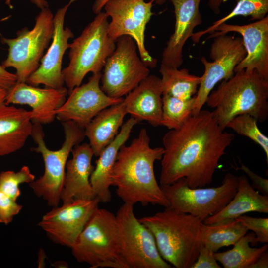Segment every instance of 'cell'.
Masks as SVG:
<instances>
[{
  "instance_id": "6da1fadb",
  "label": "cell",
  "mask_w": 268,
  "mask_h": 268,
  "mask_svg": "<svg viewBox=\"0 0 268 268\" xmlns=\"http://www.w3.org/2000/svg\"><path fill=\"white\" fill-rule=\"evenodd\" d=\"M235 138L215 120L212 111L201 110L179 128L162 137L160 185L184 178L191 188L210 184L220 158Z\"/></svg>"
},
{
  "instance_id": "7a4b0ae2",
  "label": "cell",
  "mask_w": 268,
  "mask_h": 268,
  "mask_svg": "<svg viewBox=\"0 0 268 268\" xmlns=\"http://www.w3.org/2000/svg\"><path fill=\"white\" fill-rule=\"evenodd\" d=\"M150 142L147 130L142 128L130 144L120 147L111 174L112 186L116 187V194L124 203L169 207L154 170L164 148H152Z\"/></svg>"
},
{
  "instance_id": "3957f363",
  "label": "cell",
  "mask_w": 268,
  "mask_h": 268,
  "mask_svg": "<svg viewBox=\"0 0 268 268\" xmlns=\"http://www.w3.org/2000/svg\"><path fill=\"white\" fill-rule=\"evenodd\" d=\"M268 79L256 70L235 72L222 81L208 95L205 103L214 108L213 117L224 130L235 117L249 114L263 123L268 116Z\"/></svg>"
},
{
  "instance_id": "277c9868",
  "label": "cell",
  "mask_w": 268,
  "mask_h": 268,
  "mask_svg": "<svg viewBox=\"0 0 268 268\" xmlns=\"http://www.w3.org/2000/svg\"><path fill=\"white\" fill-rule=\"evenodd\" d=\"M138 219L152 233L165 261L176 268H191L202 245V221L169 207Z\"/></svg>"
},
{
  "instance_id": "5b68a950",
  "label": "cell",
  "mask_w": 268,
  "mask_h": 268,
  "mask_svg": "<svg viewBox=\"0 0 268 268\" xmlns=\"http://www.w3.org/2000/svg\"><path fill=\"white\" fill-rule=\"evenodd\" d=\"M108 16L100 12L70 43L69 63L62 69L68 93L80 86L85 76L101 72L108 58L116 48V41L109 35Z\"/></svg>"
},
{
  "instance_id": "8992f818",
  "label": "cell",
  "mask_w": 268,
  "mask_h": 268,
  "mask_svg": "<svg viewBox=\"0 0 268 268\" xmlns=\"http://www.w3.org/2000/svg\"><path fill=\"white\" fill-rule=\"evenodd\" d=\"M73 256L91 268H129L120 247L116 215L97 208L70 248Z\"/></svg>"
},
{
  "instance_id": "52a82bcc",
  "label": "cell",
  "mask_w": 268,
  "mask_h": 268,
  "mask_svg": "<svg viewBox=\"0 0 268 268\" xmlns=\"http://www.w3.org/2000/svg\"><path fill=\"white\" fill-rule=\"evenodd\" d=\"M65 139L61 147L49 149L44 141L42 125L33 124L31 136L36 146L31 150L40 153L44 163V172L38 179L30 183L34 194L42 198L52 207L58 206L63 187L66 165L73 148L85 138L84 128L71 121L61 122Z\"/></svg>"
},
{
  "instance_id": "ba28073f",
  "label": "cell",
  "mask_w": 268,
  "mask_h": 268,
  "mask_svg": "<svg viewBox=\"0 0 268 268\" xmlns=\"http://www.w3.org/2000/svg\"><path fill=\"white\" fill-rule=\"evenodd\" d=\"M53 17L49 7L42 9L36 16L31 29L24 27L17 31L16 37L13 38L1 36L0 42L8 46V54L1 66L5 68L15 69L17 82H26L38 68L52 40Z\"/></svg>"
},
{
  "instance_id": "9c48e42d",
  "label": "cell",
  "mask_w": 268,
  "mask_h": 268,
  "mask_svg": "<svg viewBox=\"0 0 268 268\" xmlns=\"http://www.w3.org/2000/svg\"><path fill=\"white\" fill-rule=\"evenodd\" d=\"M238 177L225 174L220 186L209 188H190L184 178L167 185H160L169 203V208L188 213L203 221L221 211L234 196Z\"/></svg>"
},
{
  "instance_id": "30bf717a",
  "label": "cell",
  "mask_w": 268,
  "mask_h": 268,
  "mask_svg": "<svg viewBox=\"0 0 268 268\" xmlns=\"http://www.w3.org/2000/svg\"><path fill=\"white\" fill-rule=\"evenodd\" d=\"M137 49L130 36L123 35L117 39L115 49L101 72L100 87L108 96L123 98L149 75L150 70L139 57Z\"/></svg>"
},
{
  "instance_id": "8fae6325",
  "label": "cell",
  "mask_w": 268,
  "mask_h": 268,
  "mask_svg": "<svg viewBox=\"0 0 268 268\" xmlns=\"http://www.w3.org/2000/svg\"><path fill=\"white\" fill-rule=\"evenodd\" d=\"M116 215L120 247L129 268H171L160 255L154 237L134 213V205L123 203Z\"/></svg>"
},
{
  "instance_id": "7c38bea8",
  "label": "cell",
  "mask_w": 268,
  "mask_h": 268,
  "mask_svg": "<svg viewBox=\"0 0 268 268\" xmlns=\"http://www.w3.org/2000/svg\"><path fill=\"white\" fill-rule=\"evenodd\" d=\"M213 39L209 51L212 61L204 57L201 58L204 71L195 95L193 115L202 109L210 93L219 82L227 80L234 75L236 67L246 55L241 37L226 34Z\"/></svg>"
},
{
  "instance_id": "4fadbf2b",
  "label": "cell",
  "mask_w": 268,
  "mask_h": 268,
  "mask_svg": "<svg viewBox=\"0 0 268 268\" xmlns=\"http://www.w3.org/2000/svg\"><path fill=\"white\" fill-rule=\"evenodd\" d=\"M155 0H109L103 8L111 20L109 35L113 40L123 35L131 37L135 42L139 56L148 67H156L157 60L147 51L144 44L145 30L153 13Z\"/></svg>"
},
{
  "instance_id": "5bb4252c",
  "label": "cell",
  "mask_w": 268,
  "mask_h": 268,
  "mask_svg": "<svg viewBox=\"0 0 268 268\" xmlns=\"http://www.w3.org/2000/svg\"><path fill=\"white\" fill-rule=\"evenodd\" d=\"M100 203L91 200H76L53 207L38 224L53 242L71 248Z\"/></svg>"
},
{
  "instance_id": "9a60e30c",
  "label": "cell",
  "mask_w": 268,
  "mask_h": 268,
  "mask_svg": "<svg viewBox=\"0 0 268 268\" xmlns=\"http://www.w3.org/2000/svg\"><path fill=\"white\" fill-rule=\"evenodd\" d=\"M77 0H69L67 3L57 9L53 17V33L51 42L40 61L38 68L28 78L26 83L34 86L63 87L62 74L63 56L69 48L68 40L74 34L68 27H64L66 13L71 5Z\"/></svg>"
},
{
  "instance_id": "2e32d148",
  "label": "cell",
  "mask_w": 268,
  "mask_h": 268,
  "mask_svg": "<svg viewBox=\"0 0 268 268\" xmlns=\"http://www.w3.org/2000/svg\"><path fill=\"white\" fill-rule=\"evenodd\" d=\"M101 72L92 74L87 83L75 87L56 111L61 122L71 121L84 128L101 110L123 100L107 95L101 89Z\"/></svg>"
},
{
  "instance_id": "e0dca14e",
  "label": "cell",
  "mask_w": 268,
  "mask_h": 268,
  "mask_svg": "<svg viewBox=\"0 0 268 268\" xmlns=\"http://www.w3.org/2000/svg\"><path fill=\"white\" fill-rule=\"evenodd\" d=\"M229 32L241 36L246 51L245 58L236 67L234 73L244 69L256 70L268 79V16L245 25L223 23L217 27L206 40Z\"/></svg>"
},
{
  "instance_id": "ac0fdd59",
  "label": "cell",
  "mask_w": 268,
  "mask_h": 268,
  "mask_svg": "<svg viewBox=\"0 0 268 268\" xmlns=\"http://www.w3.org/2000/svg\"><path fill=\"white\" fill-rule=\"evenodd\" d=\"M68 89L45 87L16 82L7 90L5 104L26 105L31 108L33 124H47L56 118V111L67 99Z\"/></svg>"
},
{
  "instance_id": "d6986e66",
  "label": "cell",
  "mask_w": 268,
  "mask_h": 268,
  "mask_svg": "<svg viewBox=\"0 0 268 268\" xmlns=\"http://www.w3.org/2000/svg\"><path fill=\"white\" fill-rule=\"evenodd\" d=\"M174 7L175 24L161 56V64L179 68L183 62V49L195 28L202 22L201 0H170Z\"/></svg>"
},
{
  "instance_id": "ffe728a7",
  "label": "cell",
  "mask_w": 268,
  "mask_h": 268,
  "mask_svg": "<svg viewBox=\"0 0 268 268\" xmlns=\"http://www.w3.org/2000/svg\"><path fill=\"white\" fill-rule=\"evenodd\" d=\"M72 157L67 160L61 200L63 203L76 200H91L96 197L92 188L90 178L94 166L92 164L94 152L89 144L75 145L71 150Z\"/></svg>"
},
{
  "instance_id": "44dd1931",
  "label": "cell",
  "mask_w": 268,
  "mask_h": 268,
  "mask_svg": "<svg viewBox=\"0 0 268 268\" xmlns=\"http://www.w3.org/2000/svg\"><path fill=\"white\" fill-rule=\"evenodd\" d=\"M162 94L160 78L149 74L123 99L127 113L139 122L161 126Z\"/></svg>"
},
{
  "instance_id": "7402d4cb",
  "label": "cell",
  "mask_w": 268,
  "mask_h": 268,
  "mask_svg": "<svg viewBox=\"0 0 268 268\" xmlns=\"http://www.w3.org/2000/svg\"><path fill=\"white\" fill-rule=\"evenodd\" d=\"M139 122L132 117L124 122L113 140L103 149L96 160L90 182L100 202L106 203L111 201V174L118 152L128 140L133 128Z\"/></svg>"
},
{
  "instance_id": "603a6c76",
  "label": "cell",
  "mask_w": 268,
  "mask_h": 268,
  "mask_svg": "<svg viewBox=\"0 0 268 268\" xmlns=\"http://www.w3.org/2000/svg\"><path fill=\"white\" fill-rule=\"evenodd\" d=\"M32 111L4 104L0 106V156L22 148L31 136Z\"/></svg>"
},
{
  "instance_id": "cb8c5ba5",
  "label": "cell",
  "mask_w": 268,
  "mask_h": 268,
  "mask_svg": "<svg viewBox=\"0 0 268 268\" xmlns=\"http://www.w3.org/2000/svg\"><path fill=\"white\" fill-rule=\"evenodd\" d=\"M249 212L268 213V196L261 194L250 185L244 175L238 177L236 192L230 202L219 212L204 219L213 224L234 219Z\"/></svg>"
},
{
  "instance_id": "d4e9b609",
  "label": "cell",
  "mask_w": 268,
  "mask_h": 268,
  "mask_svg": "<svg viewBox=\"0 0 268 268\" xmlns=\"http://www.w3.org/2000/svg\"><path fill=\"white\" fill-rule=\"evenodd\" d=\"M127 114L123 100L100 111L84 128L85 137L95 156L113 140Z\"/></svg>"
},
{
  "instance_id": "484cf974",
  "label": "cell",
  "mask_w": 268,
  "mask_h": 268,
  "mask_svg": "<svg viewBox=\"0 0 268 268\" xmlns=\"http://www.w3.org/2000/svg\"><path fill=\"white\" fill-rule=\"evenodd\" d=\"M159 72L163 94L188 100L197 93L201 76L190 74L188 69H179L161 64Z\"/></svg>"
},
{
  "instance_id": "4316f807",
  "label": "cell",
  "mask_w": 268,
  "mask_h": 268,
  "mask_svg": "<svg viewBox=\"0 0 268 268\" xmlns=\"http://www.w3.org/2000/svg\"><path fill=\"white\" fill-rule=\"evenodd\" d=\"M248 230L236 219L201 227V241L214 253L221 248L234 245Z\"/></svg>"
},
{
  "instance_id": "83f0119b",
  "label": "cell",
  "mask_w": 268,
  "mask_h": 268,
  "mask_svg": "<svg viewBox=\"0 0 268 268\" xmlns=\"http://www.w3.org/2000/svg\"><path fill=\"white\" fill-rule=\"evenodd\" d=\"M255 235L254 233H246L234 245V247L225 252L214 253L217 261L224 268H249L258 258L267 251L268 243L258 247H252L255 244Z\"/></svg>"
},
{
  "instance_id": "f1b7e54d",
  "label": "cell",
  "mask_w": 268,
  "mask_h": 268,
  "mask_svg": "<svg viewBox=\"0 0 268 268\" xmlns=\"http://www.w3.org/2000/svg\"><path fill=\"white\" fill-rule=\"evenodd\" d=\"M268 0H236L234 8L226 16L215 21L205 29L194 33L191 39L194 43L199 42L203 36L212 33L220 24L237 16L250 17L251 20H260L267 15Z\"/></svg>"
},
{
  "instance_id": "f546056e",
  "label": "cell",
  "mask_w": 268,
  "mask_h": 268,
  "mask_svg": "<svg viewBox=\"0 0 268 268\" xmlns=\"http://www.w3.org/2000/svg\"><path fill=\"white\" fill-rule=\"evenodd\" d=\"M195 100V96L183 100L162 94L161 126L169 130L179 129L193 115Z\"/></svg>"
},
{
  "instance_id": "4dcf8cb0",
  "label": "cell",
  "mask_w": 268,
  "mask_h": 268,
  "mask_svg": "<svg viewBox=\"0 0 268 268\" xmlns=\"http://www.w3.org/2000/svg\"><path fill=\"white\" fill-rule=\"evenodd\" d=\"M258 121L252 116L244 114L231 120L226 128L232 129L237 134L246 136L259 145L264 150L268 163V138L259 130Z\"/></svg>"
},
{
  "instance_id": "1f68e13d",
  "label": "cell",
  "mask_w": 268,
  "mask_h": 268,
  "mask_svg": "<svg viewBox=\"0 0 268 268\" xmlns=\"http://www.w3.org/2000/svg\"><path fill=\"white\" fill-rule=\"evenodd\" d=\"M35 175L27 166H23L18 172L8 170L0 173V191L16 201L20 195L19 185L32 182Z\"/></svg>"
},
{
  "instance_id": "d6a6232c",
  "label": "cell",
  "mask_w": 268,
  "mask_h": 268,
  "mask_svg": "<svg viewBox=\"0 0 268 268\" xmlns=\"http://www.w3.org/2000/svg\"><path fill=\"white\" fill-rule=\"evenodd\" d=\"M255 235V244L268 243V218H256L243 214L236 218Z\"/></svg>"
},
{
  "instance_id": "836d02e7",
  "label": "cell",
  "mask_w": 268,
  "mask_h": 268,
  "mask_svg": "<svg viewBox=\"0 0 268 268\" xmlns=\"http://www.w3.org/2000/svg\"><path fill=\"white\" fill-rule=\"evenodd\" d=\"M22 208V205L0 191V223H10Z\"/></svg>"
},
{
  "instance_id": "e575fe53",
  "label": "cell",
  "mask_w": 268,
  "mask_h": 268,
  "mask_svg": "<svg viewBox=\"0 0 268 268\" xmlns=\"http://www.w3.org/2000/svg\"><path fill=\"white\" fill-rule=\"evenodd\" d=\"M215 259L214 252L202 244L198 257L191 268H220Z\"/></svg>"
},
{
  "instance_id": "d590c367",
  "label": "cell",
  "mask_w": 268,
  "mask_h": 268,
  "mask_svg": "<svg viewBox=\"0 0 268 268\" xmlns=\"http://www.w3.org/2000/svg\"><path fill=\"white\" fill-rule=\"evenodd\" d=\"M241 166L237 167V169H240L244 171L251 179L252 185V186L257 189L259 192H261L263 195L268 196V180L263 178L257 175L248 167L244 165L240 160Z\"/></svg>"
},
{
  "instance_id": "8d00e7d4",
  "label": "cell",
  "mask_w": 268,
  "mask_h": 268,
  "mask_svg": "<svg viewBox=\"0 0 268 268\" xmlns=\"http://www.w3.org/2000/svg\"><path fill=\"white\" fill-rule=\"evenodd\" d=\"M16 82L17 77L15 73L9 72L0 65V87L8 90Z\"/></svg>"
},
{
  "instance_id": "74e56055",
  "label": "cell",
  "mask_w": 268,
  "mask_h": 268,
  "mask_svg": "<svg viewBox=\"0 0 268 268\" xmlns=\"http://www.w3.org/2000/svg\"><path fill=\"white\" fill-rule=\"evenodd\" d=\"M268 254L267 251L263 253L249 268H268Z\"/></svg>"
},
{
  "instance_id": "f35d334b",
  "label": "cell",
  "mask_w": 268,
  "mask_h": 268,
  "mask_svg": "<svg viewBox=\"0 0 268 268\" xmlns=\"http://www.w3.org/2000/svg\"><path fill=\"white\" fill-rule=\"evenodd\" d=\"M108 0H95L92 6V9L93 12L96 14L101 12L105 4ZM166 1V0H155V2L159 5H162L164 4Z\"/></svg>"
},
{
  "instance_id": "ab89813d",
  "label": "cell",
  "mask_w": 268,
  "mask_h": 268,
  "mask_svg": "<svg viewBox=\"0 0 268 268\" xmlns=\"http://www.w3.org/2000/svg\"><path fill=\"white\" fill-rule=\"evenodd\" d=\"M4 1L5 3L8 6L10 9L13 8V6L11 4L12 0H2ZM31 3L34 4L37 7L40 9L49 7V4L47 0H30Z\"/></svg>"
},
{
  "instance_id": "60d3db41",
  "label": "cell",
  "mask_w": 268,
  "mask_h": 268,
  "mask_svg": "<svg viewBox=\"0 0 268 268\" xmlns=\"http://www.w3.org/2000/svg\"><path fill=\"white\" fill-rule=\"evenodd\" d=\"M227 0H208V5L215 14H219L222 4Z\"/></svg>"
},
{
  "instance_id": "b9f144b4",
  "label": "cell",
  "mask_w": 268,
  "mask_h": 268,
  "mask_svg": "<svg viewBox=\"0 0 268 268\" xmlns=\"http://www.w3.org/2000/svg\"><path fill=\"white\" fill-rule=\"evenodd\" d=\"M7 94V89L0 87V106L5 103Z\"/></svg>"
}]
</instances>
